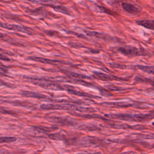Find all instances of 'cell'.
I'll list each match as a JSON object with an SVG mask.
<instances>
[{"instance_id":"8","label":"cell","mask_w":154,"mask_h":154,"mask_svg":"<svg viewBox=\"0 0 154 154\" xmlns=\"http://www.w3.org/2000/svg\"><path fill=\"white\" fill-rule=\"evenodd\" d=\"M16 138L14 137H1V143H10L16 141Z\"/></svg>"},{"instance_id":"4","label":"cell","mask_w":154,"mask_h":154,"mask_svg":"<svg viewBox=\"0 0 154 154\" xmlns=\"http://www.w3.org/2000/svg\"><path fill=\"white\" fill-rule=\"evenodd\" d=\"M137 23L146 28L154 30V20H141L137 21Z\"/></svg>"},{"instance_id":"2","label":"cell","mask_w":154,"mask_h":154,"mask_svg":"<svg viewBox=\"0 0 154 154\" xmlns=\"http://www.w3.org/2000/svg\"><path fill=\"white\" fill-rule=\"evenodd\" d=\"M119 51L123 54L128 56H144L146 55V51L142 49H139L132 46H125L119 48Z\"/></svg>"},{"instance_id":"6","label":"cell","mask_w":154,"mask_h":154,"mask_svg":"<svg viewBox=\"0 0 154 154\" xmlns=\"http://www.w3.org/2000/svg\"><path fill=\"white\" fill-rule=\"evenodd\" d=\"M137 68L147 73L154 75V66H137Z\"/></svg>"},{"instance_id":"9","label":"cell","mask_w":154,"mask_h":154,"mask_svg":"<svg viewBox=\"0 0 154 154\" xmlns=\"http://www.w3.org/2000/svg\"><path fill=\"white\" fill-rule=\"evenodd\" d=\"M152 125H153V126H154V122H153V123H152Z\"/></svg>"},{"instance_id":"7","label":"cell","mask_w":154,"mask_h":154,"mask_svg":"<svg viewBox=\"0 0 154 154\" xmlns=\"http://www.w3.org/2000/svg\"><path fill=\"white\" fill-rule=\"evenodd\" d=\"M2 26L8 28V29H13V30H15V31H20V32H28V31L26 29H24L23 27H22L19 25H3L2 24Z\"/></svg>"},{"instance_id":"1","label":"cell","mask_w":154,"mask_h":154,"mask_svg":"<svg viewBox=\"0 0 154 154\" xmlns=\"http://www.w3.org/2000/svg\"><path fill=\"white\" fill-rule=\"evenodd\" d=\"M116 119H120L124 120L135 121V122H144L148 121L153 119V116L150 114H116L112 115Z\"/></svg>"},{"instance_id":"3","label":"cell","mask_w":154,"mask_h":154,"mask_svg":"<svg viewBox=\"0 0 154 154\" xmlns=\"http://www.w3.org/2000/svg\"><path fill=\"white\" fill-rule=\"evenodd\" d=\"M122 7L126 11L131 14H135L140 11V10L137 7L128 2H123Z\"/></svg>"},{"instance_id":"5","label":"cell","mask_w":154,"mask_h":154,"mask_svg":"<svg viewBox=\"0 0 154 154\" xmlns=\"http://www.w3.org/2000/svg\"><path fill=\"white\" fill-rule=\"evenodd\" d=\"M135 81L138 83H146V84H149L150 85H152L154 86V79L147 78L146 77L143 76H137L135 79Z\"/></svg>"}]
</instances>
